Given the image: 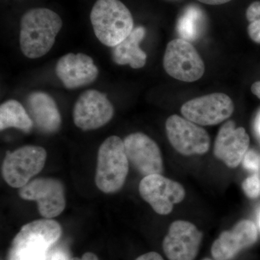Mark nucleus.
I'll list each match as a JSON object with an SVG mask.
<instances>
[{
    "mask_svg": "<svg viewBox=\"0 0 260 260\" xmlns=\"http://www.w3.org/2000/svg\"><path fill=\"white\" fill-rule=\"evenodd\" d=\"M203 24L201 10L197 7H189L178 20L177 31L179 37L187 42H194L200 37Z\"/></svg>",
    "mask_w": 260,
    "mask_h": 260,
    "instance_id": "aec40b11",
    "label": "nucleus"
},
{
    "mask_svg": "<svg viewBox=\"0 0 260 260\" xmlns=\"http://www.w3.org/2000/svg\"><path fill=\"white\" fill-rule=\"evenodd\" d=\"M246 16L250 22L247 32L253 42L260 44V2L251 3L246 10Z\"/></svg>",
    "mask_w": 260,
    "mask_h": 260,
    "instance_id": "412c9836",
    "label": "nucleus"
},
{
    "mask_svg": "<svg viewBox=\"0 0 260 260\" xmlns=\"http://www.w3.org/2000/svg\"><path fill=\"white\" fill-rule=\"evenodd\" d=\"M249 142L244 128H237L234 121H228L219 129L214 144V155L228 167L235 169L242 162Z\"/></svg>",
    "mask_w": 260,
    "mask_h": 260,
    "instance_id": "4468645a",
    "label": "nucleus"
},
{
    "mask_svg": "<svg viewBox=\"0 0 260 260\" xmlns=\"http://www.w3.org/2000/svg\"><path fill=\"white\" fill-rule=\"evenodd\" d=\"M255 224L243 220L232 230L225 231L213 242L211 254L215 260H231L243 249L249 247L257 240Z\"/></svg>",
    "mask_w": 260,
    "mask_h": 260,
    "instance_id": "dca6fc26",
    "label": "nucleus"
},
{
    "mask_svg": "<svg viewBox=\"0 0 260 260\" xmlns=\"http://www.w3.org/2000/svg\"><path fill=\"white\" fill-rule=\"evenodd\" d=\"M51 260H69L68 256L65 254L64 251L58 250L53 254L51 256Z\"/></svg>",
    "mask_w": 260,
    "mask_h": 260,
    "instance_id": "bb28decb",
    "label": "nucleus"
},
{
    "mask_svg": "<svg viewBox=\"0 0 260 260\" xmlns=\"http://www.w3.org/2000/svg\"><path fill=\"white\" fill-rule=\"evenodd\" d=\"M19 196L25 200L36 201L39 213L51 219L60 215L66 207L64 187L59 179L39 178L20 188Z\"/></svg>",
    "mask_w": 260,
    "mask_h": 260,
    "instance_id": "6e6552de",
    "label": "nucleus"
},
{
    "mask_svg": "<svg viewBox=\"0 0 260 260\" xmlns=\"http://www.w3.org/2000/svg\"><path fill=\"white\" fill-rule=\"evenodd\" d=\"M26 106L34 125L39 131L45 134H53L60 129V112L55 101L49 94L32 92L27 98Z\"/></svg>",
    "mask_w": 260,
    "mask_h": 260,
    "instance_id": "f3484780",
    "label": "nucleus"
},
{
    "mask_svg": "<svg viewBox=\"0 0 260 260\" xmlns=\"http://www.w3.org/2000/svg\"><path fill=\"white\" fill-rule=\"evenodd\" d=\"M164 68L174 79L191 83L204 75V61L190 42L182 39L167 44L164 56Z\"/></svg>",
    "mask_w": 260,
    "mask_h": 260,
    "instance_id": "423d86ee",
    "label": "nucleus"
},
{
    "mask_svg": "<svg viewBox=\"0 0 260 260\" xmlns=\"http://www.w3.org/2000/svg\"><path fill=\"white\" fill-rule=\"evenodd\" d=\"M139 191L141 198L154 211L161 215L172 213L174 205L182 202L186 195L181 184L159 174L143 178L140 183Z\"/></svg>",
    "mask_w": 260,
    "mask_h": 260,
    "instance_id": "1a4fd4ad",
    "label": "nucleus"
},
{
    "mask_svg": "<svg viewBox=\"0 0 260 260\" xmlns=\"http://www.w3.org/2000/svg\"><path fill=\"white\" fill-rule=\"evenodd\" d=\"M234 112L229 95L214 93L191 99L181 108L183 116L200 126L216 125L226 120Z\"/></svg>",
    "mask_w": 260,
    "mask_h": 260,
    "instance_id": "9d476101",
    "label": "nucleus"
},
{
    "mask_svg": "<svg viewBox=\"0 0 260 260\" xmlns=\"http://www.w3.org/2000/svg\"><path fill=\"white\" fill-rule=\"evenodd\" d=\"M198 1L206 5H219L225 4V3H229L232 0H198Z\"/></svg>",
    "mask_w": 260,
    "mask_h": 260,
    "instance_id": "393cba45",
    "label": "nucleus"
},
{
    "mask_svg": "<svg viewBox=\"0 0 260 260\" xmlns=\"http://www.w3.org/2000/svg\"><path fill=\"white\" fill-rule=\"evenodd\" d=\"M47 158L45 149L36 145H25L8 152L2 168L3 177L8 185L20 189L42 172Z\"/></svg>",
    "mask_w": 260,
    "mask_h": 260,
    "instance_id": "39448f33",
    "label": "nucleus"
},
{
    "mask_svg": "<svg viewBox=\"0 0 260 260\" xmlns=\"http://www.w3.org/2000/svg\"><path fill=\"white\" fill-rule=\"evenodd\" d=\"M70 260H100L95 254L92 252H87L82 256L81 258L74 257Z\"/></svg>",
    "mask_w": 260,
    "mask_h": 260,
    "instance_id": "a878e982",
    "label": "nucleus"
},
{
    "mask_svg": "<svg viewBox=\"0 0 260 260\" xmlns=\"http://www.w3.org/2000/svg\"><path fill=\"white\" fill-rule=\"evenodd\" d=\"M114 109L105 93L88 90L80 95L73 108L75 125L83 131L102 127L112 120Z\"/></svg>",
    "mask_w": 260,
    "mask_h": 260,
    "instance_id": "9b49d317",
    "label": "nucleus"
},
{
    "mask_svg": "<svg viewBox=\"0 0 260 260\" xmlns=\"http://www.w3.org/2000/svg\"><path fill=\"white\" fill-rule=\"evenodd\" d=\"M254 129L256 135H257L258 138H260V111L256 116L255 120H254Z\"/></svg>",
    "mask_w": 260,
    "mask_h": 260,
    "instance_id": "c85d7f7f",
    "label": "nucleus"
},
{
    "mask_svg": "<svg viewBox=\"0 0 260 260\" xmlns=\"http://www.w3.org/2000/svg\"><path fill=\"white\" fill-rule=\"evenodd\" d=\"M55 73L65 88L72 90L93 83L99 69L90 56L83 53H69L58 60Z\"/></svg>",
    "mask_w": 260,
    "mask_h": 260,
    "instance_id": "2eb2a0df",
    "label": "nucleus"
},
{
    "mask_svg": "<svg viewBox=\"0 0 260 260\" xmlns=\"http://www.w3.org/2000/svg\"><path fill=\"white\" fill-rule=\"evenodd\" d=\"M123 141L128 160L141 175L161 174V152L153 139L144 133H135L126 136Z\"/></svg>",
    "mask_w": 260,
    "mask_h": 260,
    "instance_id": "f8f14e48",
    "label": "nucleus"
},
{
    "mask_svg": "<svg viewBox=\"0 0 260 260\" xmlns=\"http://www.w3.org/2000/svg\"><path fill=\"white\" fill-rule=\"evenodd\" d=\"M257 223H258V228H259L260 231V208L259 210H258L257 213Z\"/></svg>",
    "mask_w": 260,
    "mask_h": 260,
    "instance_id": "c756f323",
    "label": "nucleus"
},
{
    "mask_svg": "<svg viewBox=\"0 0 260 260\" xmlns=\"http://www.w3.org/2000/svg\"><path fill=\"white\" fill-rule=\"evenodd\" d=\"M60 224L51 219L25 224L13 239L8 260H47L49 248L61 237Z\"/></svg>",
    "mask_w": 260,
    "mask_h": 260,
    "instance_id": "f03ea898",
    "label": "nucleus"
},
{
    "mask_svg": "<svg viewBox=\"0 0 260 260\" xmlns=\"http://www.w3.org/2000/svg\"><path fill=\"white\" fill-rule=\"evenodd\" d=\"M34 122L23 106L14 99L7 101L0 106V129L15 128L29 133Z\"/></svg>",
    "mask_w": 260,
    "mask_h": 260,
    "instance_id": "6ab92c4d",
    "label": "nucleus"
},
{
    "mask_svg": "<svg viewBox=\"0 0 260 260\" xmlns=\"http://www.w3.org/2000/svg\"><path fill=\"white\" fill-rule=\"evenodd\" d=\"M166 131L171 145L181 155H203L209 150L210 138L206 130L186 118L169 116Z\"/></svg>",
    "mask_w": 260,
    "mask_h": 260,
    "instance_id": "0eeeda50",
    "label": "nucleus"
},
{
    "mask_svg": "<svg viewBox=\"0 0 260 260\" xmlns=\"http://www.w3.org/2000/svg\"><path fill=\"white\" fill-rule=\"evenodd\" d=\"M135 260H164L162 259L161 256L157 252H151L146 253V254H143V255L140 256L139 257L137 258Z\"/></svg>",
    "mask_w": 260,
    "mask_h": 260,
    "instance_id": "b1692460",
    "label": "nucleus"
},
{
    "mask_svg": "<svg viewBox=\"0 0 260 260\" xmlns=\"http://www.w3.org/2000/svg\"><path fill=\"white\" fill-rule=\"evenodd\" d=\"M62 27L59 15L47 8H36L24 14L20 20V47L29 59L46 55L55 43Z\"/></svg>",
    "mask_w": 260,
    "mask_h": 260,
    "instance_id": "f257e3e1",
    "label": "nucleus"
},
{
    "mask_svg": "<svg viewBox=\"0 0 260 260\" xmlns=\"http://www.w3.org/2000/svg\"><path fill=\"white\" fill-rule=\"evenodd\" d=\"M203 260H211V259H208V258H205V259H203Z\"/></svg>",
    "mask_w": 260,
    "mask_h": 260,
    "instance_id": "7c9ffc66",
    "label": "nucleus"
},
{
    "mask_svg": "<svg viewBox=\"0 0 260 260\" xmlns=\"http://www.w3.org/2000/svg\"><path fill=\"white\" fill-rule=\"evenodd\" d=\"M243 167L251 172L260 169V154L254 150H248L242 160Z\"/></svg>",
    "mask_w": 260,
    "mask_h": 260,
    "instance_id": "5701e85b",
    "label": "nucleus"
},
{
    "mask_svg": "<svg viewBox=\"0 0 260 260\" xmlns=\"http://www.w3.org/2000/svg\"><path fill=\"white\" fill-rule=\"evenodd\" d=\"M203 239V234L194 224L176 220L171 224L162 242V249L169 260H194Z\"/></svg>",
    "mask_w": 260,
    "mask_h": 260,
    "instance_id": "ddd939ff",
    "label": "nucleus"
},
{
    "mask_svg": "<svg viewBox=\"0 0 260 260\" xmlns=\"http://www.w3.org/2000/svg\"><path fill=\"white\" fill-rule=\"evenodd\" d=\"M145 29L138 26L133 29L124 40L114 47L113 61L119 65H129L133 69H140L146 64L147 54L140 49V44L144 39Z\"/></svg>",
    "mask_w": 260,
    "mask_h": 260,
    "instance_id": "a211bd4d",
    "label": "nucleus"
},
{
    "mask_svg": "<svg viewBox=\"0 0 260 260\" xmlns=\"http://www.w3.org/2000/svg\"><path fill=\"white\" fill-rule=\"evenodd\" d=\"M242 189L246 196L251 199L260 197V179L257 174L246 178L242 183Z\"/></svg>",
    "mask_w": 260,
    "mask_h": 260,
    "instance_id": "4be33fe9",
    "label": "nucleus"
},
{
    "mask_svg": "<svg viewBox=\"0 0 260 260\" xmlns=\"http://www.w3.org/2000/svg\"><path fill=\"white\" fill-rule=\"evenodd\" d=\"M251 90L254 95L260 99V81H256L253 83L251 87Z\"/></svg>",
    "mask_w": 260,
    "mask_h": 260,
    "instance_id": "cd10ccee",
    "label": "nucleus"
},
{
    "mask_svg": "<svg viewBox=\"0 0 260 260\" xmlns=\"http://www.w3.org/2000/svg\"><path fill=\"white\" fill-rule=\"evenodd\" d=\"M124 141L117 136L107 138L99 149L95 182L106 194L120 191L129 173Z\"/></svg>",
    "mask_w": 260,
    "mask_h": 260,
    "instance_id": "20e7f679",
    "label": "nucleus"
},
{
    "mask_svg": "<svg viewBox=\"0 0 260 260\" xmlns=\"http://www.w3.org/2000/svg\"><path fill=\"white\" fill-rule=\"evenodd\" d=\"M90 20L95 37L109 47H115L134 29L133 15L119 0H98Z\"/></svg>",
    "mask_w": 260,
    "mask_h": 260,
    "instance_id": "7ed1b4c3",
    "label": "nucleus"
}]
</instances>
